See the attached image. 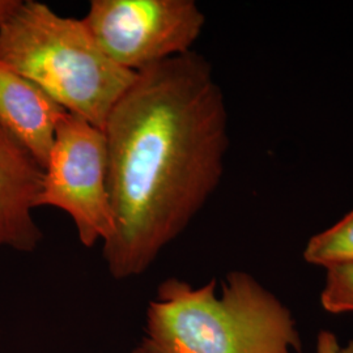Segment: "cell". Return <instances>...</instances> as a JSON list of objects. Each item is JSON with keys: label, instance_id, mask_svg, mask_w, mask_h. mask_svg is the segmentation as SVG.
<instances>
[{"label": "cell", "instance_id": "cell-2", "mask_svg": "<svg viewBox=\"0 0 353 353\" xmlns=\"http://www.w3.org/2000/svg\"><path fill=\"white\" fill-rule=\"evenodd\" d=\"M144 353H301L296 319L252 275L233 271L216 296L176 278L159 287L147 312Z\"/></svg>", "mask_w": 353, "mask_h": 353}, {"label": "cell", "instance_id": "cell-8", "mask_svg": "<svg viewBox=\"0 0 353 353\" xmlns=\"http://www.w3.org/2000/svg\"><path fill=\"white\" fill-rule=\"evenodd\" d=\"M303 259L325 268L352 265L353 211L325 232L313 236L305 246Z\"/></svg>", "mask_w": 353, "mask_h": 353}, {"label": "cell", "instance_id": "cell-1", "mask_svg": "<svg viewBox=\"0 0 353 353\" xmlns=\"http://www.w3.org/2000/svg\"><path fill=\"white\" fill-rule=\"evenodd\" d=\"M115 279L143 274L217 189L228 112L210 62L195 51L140 71L105 126Z\"/></svg>", "mask_w": 353, "mask_h": 353}, {"label": "cell", "instance_id": "cell-4", "mask_svg": "<svg viewBox=\"0 0 353 353\" xmlns=\"http://www.w3.org/2000/svg\"><path fill=\"white\" fill-rule=\"evenodd\" d=\"M43 205L70 214L79 240L87 248L113 237L105 132L68 112L57 125L43 169L38 207Z\"/></svg>", "mask_w": 353, "mask_h": 353}, {"label": "cell", "instance_id": "cell-12", "mask_svg": "<svg viewBox=\"0 0 353 353\" xmlns=\"http://www.w3.org/2000/svg\"><path fill=\"white\" fill-rule=\"evenodd\" d=\"M132 353H144V352H143V351H141V350H140L139 347H138V348H137V350H134V351H132Z\"/></svg>", "mask_w": 353, "mask_h": 353}, {"label": "cell", "instance_id": "cell-5", "mask_svg": "<svg viewBox=\"0 0 353 353\" xmlns=\"http://www.w3.org/2000/svg\"><path fill=\"white\" fill-rule=\"evenodd\" d=\"M83 21L114 63L138 74L190 52L205 16L194 0H92Z\"/></svg>", "mask_w": 353, "mask_h": 353}, {"label": "cell", "instance_id": "cell-7", "mask_svg": "<svg viewBox=\"0 0 353 353\" xmlns=\"http://www.w3.org/2000/svg\"><path fill=\"white\" fill-rule=\"evenodd\" d=\"M62 106L34 83L0 62V126L43 169L64 114Z\"/></svg>", "mask_w": 353, "mask_h": 353}, {"label": "cell", "instance_id": "cell-6", "mask_svg": "<svg viewBox=\"0 0 353 353\" xmlns=\"http://www.w3.org/2000/svg\"><path fill=\"white\" fill-rule=\"evenodd\" d=\"M43 182V168L0 126V246L32 252L42 239L33 211Z\"/></svg>", "mask_w": 353, "mask_h": 353}, {"label": "cell", "instance_id": "cell-3", "mask_svg": "<svg viewBox=\"0 0 353 353\" xmlns=\"http://www.w3.org/2000/svg\"><path fill=\"white\" fill-rule=\"evenodd\" d=\"M0 62L101 130L138 75L114 63L83 19L64 17L36 0H17L0 23Z\"/></svg>", "mask_w": 353, "mask_h": 353}, {"label": "cell", "instance_id": "cell-11", "mask_svg": "<svg viewBox=\"0 0 353 353\" xmlns=\"http://www.w3.org/2000/svg\"><path fill=\"white\" fill-rule=\"evenodd\" d=\"M17 0H0V23L11 13Z\"/></svg>", "mask_w": 353, "mask_h": 353}, {"label": "cell", "instance_id": "cell-10", "mask_svg": "<svg viewBox=\"0 0 353 353\" xmlns=\"http://www.w3.org/2000/svg\"><path fill=\"white\" fill-rule=\"evenodd\" d=\"M318 353H353V339L347 345L341 347L334 334L328 331H321L316 344Z\"/></svg>", "mask_w": 353, "mask_h": 353}, {"label": "cell", "instance_id": "cell-9", "mask_svg": "<svg viewBox=\"0 0 353 353\" xmlns=\"http://www.w3.org/2000/svg\"><path fill=\"white\" fill-rule=\"evenodd\" d=\"M321 305L331 314L353 313V263L326 268Z\"/></svg>", "mask_w": 353, "mask_h": 353}]
</instances>
